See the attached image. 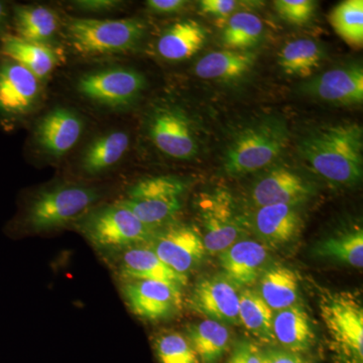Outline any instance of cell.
<instances>
[{
  "mask_svg": "<svg viewBox=\"0 0 363 363\" xmlns=\"http://www.w3.org/2000/svg\"><path fill=\"white\" fill-rule=\"evenodd\" d=\"M317 255L362 269L363 267V231L360 227L334 234L316 247Z\"/></svg>",
  "mask_w": 363,
  "mask_h": 363,
  "instance_id": "obj_30",
  "label": "cell"
},
{
  "mask_svg": "<svg viewBox=\"0 0 363 363\" xmlns=\"http://www.w3.org/2000/svg\"><path fill=\"white\" fill-rule=\"evenodd\" d=\"M155 350L160 363H200L190 341L177 332L160 335Z\"/></svg>",
  "mask_w": 363,
  "mask_h": 363,
  "instance_id": "obj_34",
  "label": "cell"
},
{
  "mask_svg": "<svg viewBox=\"0 0 363 363\" xmlns=\"http://www.w3.org/2000/svg\"><path fill=\"white\" fill-rule=\"evenodd\" d=\"M147 245L169 269L185 277L206 252L201 234L188 225H171L160 233L155 231Z\"/></svg>",
  "mask_w": 363,
  "mask_h": 363,
  "instance_id": "obj_12",
  "label": "cell"
},
{
  "mask_svg": "<svg viewBox=\"0 0 363 363\" xmlns=\"http://www.w3.org/2000/svg\"><path fill=\"white\" fill-rule=\"evenodd\" d=\"M9 25L11 26V6L0 1V45L4 38L9 35Z\"/></svg>",
  "mask_w": 363,
  "mask_h": 363,
  "instance_id": "obj_41",
  "label": "cell"
},
{
  "mask_svg": "<svg viewBox=\"0 0 363 363\" xmlns=\"http://www.w3.org/2000/svg\"><path fill=\"white\" fill-rule=\"evenodd\" d=\"M262 363H303L296 353L283 350H269L262 353Z\"/></svg>",
  "mask_w": 363,
  "mask_h": 363,
  "instance_id": "obj_40",
  "label": "cell"
},
{
  "mask_svg": "<svg viewBox=\"0 0 363 363\" xmlns=\"http://www.w3.org/2000/svg\"><path fill=\"white\" fill-rule=\"evenodd\" d=\"M255 231L269 245H285L300 231V215L290 205H269L259 207L255 213Z\"/></svg>",
  "mask_w": 363,
  "mask_h": 363,
  "instance_id": "obj_24",
  "label": "cell"
},
{
  "mask_svg": "<svg viewBox=\"0 0 363 363\" xmlns=\"http://www.w3.org/2000/svg\"><path fill=\"white\" fill-rule=\"evenodd\" d=\"M118 272L124 281H162L180 286L186 285L188 277L182 276L159 259L147 243L123 250L118 262Z\"/></svg>",
  "mask_w": 363,
  "mask_h": 363,
  "instance_id": "obj_18",
  "label": "cell"
},
{
  "mask_svg": "<svg viewBox=\"0 0 363 363\" xmlns=\"http://www.w3.org/2000/svg\"><path fill=\"white\" fill-rule=\"evenodd\" d=\"M227 363H262V353L255 344L242 341L236 344Z\"/></svg>",
  "mask_w": 363,
  "mask_h": 363,
  "instance_id": "obj_37",
  "label": "cell"
},
{
  "mask_svg": "<svg viewBox=\"0 0 363 363\" xmlns=\"http://www.w3.org/2000/svg\"><path fill=\"white\" fill-rule=\"evenodd\" d=\"M130 143V135L123 130H111L96 136L81 156V169L89 176L108 171L123 159Z\"/></svg>",
  "mask_w": 363,
  "mask_h": 363,
  "instance_id": "obj_21",
  "label": "cell"
},
{
  "mask_svg": "<svg viewBox=\"0 0 363 363\" xmlns=\"http://www.w3.org/2000/svg\"><path fill=\"white\" fill-rule=\"evenodd\" d=\"M84 128L80 114L66 107H56L40 119L33 135L43 152L60 159L77 145Z\"/></svg>",
  "mask_w": 363,
  "mask_h": 363,
  "instance_id": "obj_14",
  "label": "cell"
},
{
  "mask_svg": "<svg viewBox=\"0 0 363 363\" xmlns=\"http://www.w3.org/2000/svg\"><path fill=\"white\" fill-rule=\"evenodd\" d=\"M145 86L147 81L140 72L128 67H108L82 74L76 90L90 102L117 111L135 104Z\"/></svg>",
  "mask_w": 363,
  "mask_h": 363,
  "instance_id": "obj_8",
  "label": "cell"
},
{
  "mask_svg": "<svg viewBox=\"0 0 363 363\" xmlns=\"http://www.w3.org/2000/svg\"><path fill=\"white\" fill-rule=\"evenodd\" d=\"M149 135L160 152L176 160H191L197 155L198 143L187 114L172 105L157 106L147 123Z\"/></svg>",
  "mask_w": 363,
  "mask_h": 363,
  "instance_id": "obj_11",
  "label": "cell"
},
{
  "mask_svg": "<svg viewBox=\"0 0 363 363\" xmlns=\"http://www.w3.org/2000/svg\"><path fill=\"white\" fill-rule=\"evenodd\" d=\"M73 4L81 11L93 13H109L123 6V2L117 0H79Z\"/></svg>",
  "mask_w": 363,
  "mask_h": 363,
  "instance_id": "obj_38",
  "label": "cell"
},
{
  "mask_svg": "<svg viewBox=\"0 0 363 363\" xmlns=\"http://www.w3.org/2000/svg\"><path fill=\"white\" fill-rule=\"evenodd\" d=\"M300 156L313 172L336 185L359 183L363 172V130L357 123L315 128L298 143Z\"/></svg>",
  "mask_w": 363,
  "mask_h": 363,
  "instance_id": "obj_1",
  "label": "cell"
},
{
  "mask_svg": "<svg viewBox=\"0 0 363 363\" xmlns=\"http://www.w3.org/2000/svg\"><path fill=\"white\" fill-rule=\"evenodd\" d=\"M245 2L236 0H202L199 2L200 11L205 16H215L217 18H226L238 13Z\"/></svg>",
  "mask_w": 363,
  "mask_h": 363,
  "instance_id": "obj_36",
  "label": "cell"
},
{
  "mask_svg": "<svg viewBox=\"0 0 363 363\" xmlns=\"http://www.w3.org/2000/svg\"><path fill=\"white\" fill-rule=\"evenodd\" d=\"M311 194V187L302 178L286 169L269 172L253 187L252 200L257 206L290 205L295 206Z\"/></svg>",
  "mask_w": 363,
  "mask_h": 363,
  "instance_id": "obj_17",
  "label": "cell"
},
{
  "mask_svg": "<svg viewBox=\"0 0 363 363\" xmlns=\"http://www.w3.org/2000/svg\"><path fill=\"white\" fill-rule=\"evenodd\" d=\"M185 190V183L177 177H154L131 186L125 198L118 202L156 231L175 218L181 210Z\"/></svg>",
  "mask_w": 363,
  "mask_h": 363,
  "instance_id": "obj_7",
  "label": "cell"
},
{
  "mask_svg": "<svg viewBox=\"0 0 363 363\" xmlns=\"http://www.w3.org/2000/svg\"><path fill=\"white\" fill-rule=\"evenodd\" d=\"M100 199L98 189L83 185H58L45 189L28 202L21 225L28 230L49 231L77 222Z\"/></svg>",
  "mask_w": 363,
  "mask_h": 363,
  "instance_id": "obj_3",
  "label": "cell"
},
{
  "mask_svg": "<svg viewBox=\"0 0 363 363\" xmlns=\"http://www.w3.org/2000/svg\"><path fill=\"white\" fill-rule=\"evenodd\" d=\"M60 20L52 9L43 6H11L14 35L30 42L48 45L59 30Z\"/></svg>",
  "mask_w": 363,
  "mask_h": 363,
  "instance_id": "obj_22",
  "label": "cell"
},
{
  "mask_svg": "<svg viewBox=\"0 0 363 363\" xmlns=\"http://www.w3.org/2000/svg\"><path fill=\"white\" fill-rule=\"evenodd\" d=\"M274 4L284 20L297 26L309 23L316 9V2L312 0H277Z\"/></svg>",
  "mask_w": 363,
  "mask_h": 363,
  "instance_id": "obj_35",
  "label": "cell"
},
{
  "mask_svg": "<svg viewBox=\"0 0 363 363\" xmlns=\"http://www.w3.org/2000/svg\"><path fill=\"white\" fill-rule=\"evenodd\" d=\"M187 4L185 0H149L147 6L155 13L173 14L180 13Z\"/></svg>",
  "mask_w": 363,
  "mask_h": 363,
  "instance_id": "obj_39",
  "label": "cell"
},
{
  "mask_svg": "<svg viewBox=\"0 0 363 363\" xmlns=\"http://www.w3.org/2000/svg\"><path fill=\"white\" fill-rule=\"evenodd\" d=\"M288 142V130L281 121H266L250 126L227 150L224 169L230 176L259 171L278 159Z\"/></svg>",
  "mask_w": 363,
  "mask_h": 363,
  "instance_id": "obj_6",
  "label": "cell"
},
{
  "mask_svg": "<svg viewBox=\"0 0 363 363\" xmlns=\"http://www.w3.org/2000/svg\"><path fill=\"white\" fill-rule=\"evenodd\" d=\"M40 83L25 67L0 56V125L9 128L32 113L39 102Z\"/></svg>",
  "mask_w": 363,
  "mask_h": 363,
  "instance_id": "obj_10",
  "label": "cell"
},
{
  "mask_svg": "<svg viewBox=\"0 0 363 363\" xmlns=\"http://www.w3.org/2000/svg\"><path fill=\"white\" fill-rule=\"evenodd\" d=\"M0 56L13 60L39 80L49 77L59 64V57L49 45L30 42L9 33L0 45Z\"/></svg>",
  "mask_w": 363,
  "mask_h": 363,
  "instance_id": "obj_20",
  "label": "cell"
},
{
  "mask_svg": "<svg viewBox=\"0 0 363 363\" xmlns=\"http://www.w3.org/2000/svg\"><path fill=\"white\" fill-rule=\"evenodd\" d=\"M192 304L197 311L220 323L240 322V294L225 276L201 279L193 292Z\"/></svg>",
  "mask_w": 363,
  "mask_h": 363,
  "instance_id": "obj_16",
  "label": "cell"
},
{
  "mask_svg": "<svg viewBox=\"0 0 363 363\" xmlns=\"http://www.w3.org/2000/svg\"><path fill=\"white\" fill-rule=\"evenodd\" d=\"M131 312L143 319L157 321L173 316L180 309V286L157 281H128L123 286Z\"/></svg>",
  "mask_w": 363,
  "mask_h": 363,
  "instance_id": "obj_13",
  "label": "cell"
},
{
  "mask_svg": "<svg viewBox=\"0 0 363 363\" xmlns=\"http://www.w3.org/2000/svg\"><path fill=\"white\" fill-rule=\"evenodd\" d=\"M272 320L274 311L259 294L250 290L240 294V322L255 337L264 341L274 339Z\"/></svg>",
  "mask_w": 363,
  "mask_h": 363,
  "instance_id": "obj_32",
  "label": "cell"
},
{
  "mask_svg": "<svg viewBox=\"0 0 363 363\" xmlns=\"http://www.w3.org/2000/svg\"><path fill=\"white\" fill-rule=\"evenodd\" d=\"M206 39L204 28L197 21H178L162 33L157 40V50L162 59L183 61L197 54Z\"/></svg>",
  "mask_w": 363,
  "mask_h": 363,
  "instance_id": "obj_23",
  "label": "cell"
},
{
  "mask_svg": "<svg viewBox=\"0 0 363 363\" xmlns=\"http://www.w3.org/2000/svg\"><path fill=\"white\" fill-rule=\"evenodd\" d=\"M220 266L224 276L236 286L252 285L259 279L266 264L267 252L255 240H238L220 253Z\"/></svg>",
  "mask_w": 363,
  "mask_h": 363,
  "instance_id": "obj_19",
  "label": "cell"
},
{
  "mask_svg": "<svg viewBox=\"0 0 363 363\" xmlns=\"http://www.w3.org/2000/svg\"><path fill=\"white\" fill-rule=\"evenodd\" d=\"M272 334L290 352H303L309 350L315 340L311 321L300 306L281 310L274 315Z\"/></svg>",
  "mask_w": 363,
  "mask_h": 363,
  "instance_id": "obj_25",
  "label": "cell"
},
{
  "mask_svg": "<svg viewBox=\"0 0 363 363\" xmlns=\"http://www.w3.org/2000/svg\"><path fill=\"white\" fill-rule=\"evenodd\" d=\"M303 363H312V362H303Z\"/></svg>",
  "mask_w": 363,
  "mask_h": 363,
  "instance_id": "obj_42",
  "label": "cell"
},
{
  "mask_svg": "<svg viewBox=\"0 0 363 363\" xmlns=\"http://www.w3.org/2000/svg\"><path fill=\"white\" fill-rule=\"evenodd\" d=\"M324 52L315 40L298 39L288 43L279 52V64L289 75L309 77L321 65Z\"/></svg>",
  "mask_w": 363,
  "mask_h": 363,
  "instance_id": "obj_29",
  "label": "cell"
},
{
  "mask_svg": "<svg viewBox=\"0 0 363 363\" xmlns=\"http://www.w3.org/2000/svg\"><path fill=\"white\" fill-rule=\"evenodd\" d=\"M259 295L272 311L292 307L298 296L297 274L289 267H272L260 278Z\"/></svg>",
  "mask_w": 363,
  "mask_h": 363,
  "instance_id": "obj_27",
  "label": "cell"
},
{
  "mask_svg": "<svg viewBox=\"0 0 363 363\" xmlns=\"http://www.w3.org/2000/svg\"><path fill=\"white\" fill-rule=\"evenodd\" d=\"M255 59L257 56L250 52H211L197 62L194 71L198 77L206 80H233L250 72Z\"/></svg>",
  "mask_w": 363,
  "mask_h": 363,
  "instance_id": "obj_26",
  "label": "cell"
},
{
  "mask_svg": "<svg viewBox=\"0 0 363 363\" xmlns=\"http://www.w3.org/2000/svg\"><path fill=\"white\" fill-rule=\"evenodd\" d=\"M66 32L72 49L80 56H109L133 51L145 38L147 26L140 18H72Z\"/></svg>",
  "mask_w": 363,
  "mask_h": 363,
  "instance_id": "obj_2",
  "label": "cell"
},
{
  "mask_svg": "<svg viewBox=\"0 0 363 363\" xmlns=\"http://www.w3.org/2000/svg\"><path fill=\"white\" fill-rule=\"evenodd\" d=\"M303 92L334 104H362V67L343 66L325 72L306 83L303 86Z\"/></svg>",
  "mask_w": 363,
  "mask_h": 363,
  "instance_id": "obj_15",
  "label": "cell"
},
{
  "mask_svg": "<svg viewBox=\"0 0 363 363\" xmlns=\"http://www.w3.org/2000/svg\"><path fill=\"white\" fill-rule=\"evenodd\" d=\"M319 308L339 363H363V307L359 296L327 292L320 297Z\"/></svg>",
  "mask_w": 363,
  "mask_h": 363,
  "instance_id": "obj_4",
  "label": "cell"
},
{
  "mask_svg": "<svg viewBox=\"0 0 363 363\" xmlns=\"http://www.w3.org/2000/svg\"><path fill=\"white\" fill-rule=\"evenodd\" d=\"M264 33V23L259 16L247 11H238L226 18L222 32L225 47L243 51L259 44Z\"/></svg>",
  "mask_w": 363,
  "mask_h": 363,
  "instance_id": "obj_31",
  "label": "cell"
},
{
  "mask_svg": "<svg viewBox=\"0 0 363 363\" xmlns=\"http://www.w3.org/2000/svg\"><path fill=\"white\" fill-rule=\"evenodd\" d=\"M332 28L350 47L359 49L363 44V1L345 0L329 14Z\"/></svg>",
  "mask_w": 363,
  "mask_h": 363,
  "instance_id": "obj_33",
  "label": "cell"
},
{
  "mask_svg": "<svg viewBox=\"0 0 363 363\" xmlns=\"http://www.w3.org/2000/svg\"><path fill=\"white\" fill-rule=\"evenodd\" d=\"M76 223L91 245L104 252H123L143 245L155 233L119 202L90 210Z\"/></svg>",
  "mask_w": 363,
  "mask_h": 363,
  "instance_id": "obj_5",
  "label": "cell"
},
{
  "mask_svg": "<svg viewBox=\"0 0 363 363\" xmlns=\"http://www.w3.org/2000/svg\"><path fill=\"white\" fill-rule=\"evenodd\" d=\"M188 340L201 363H218L230 341L225 325L208 319L188 328Z\"/></svg>",
  "mask_w": 363,
  "mask_h": 363,
  "instance_id": "obj_28",
  "label": "cell"
},
{
  "mask_svg": "<svg viewBox=\"0 0 363 363\" xmlns=\"http://www.w3.org/2000/svg\"><path fill=\"white\" fill-rule=\"evenodd\" d=\"M198 213L204 230L203 243L209 255H220L245 233L238 208L226 191L203 194L198 202Z\"/></svg>",
  "mask_w": 363,
  "mask_h": 363,
  "instance_id": "obj_9",
  "label": "cell"
}]
</instances>
